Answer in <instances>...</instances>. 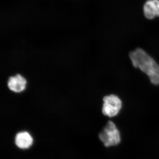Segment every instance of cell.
<instances>
[{
  "label": "cell",
  "instance_id": "6da1fadb",
  "mask_svg": "<svg viewBox=\"0 0 159 159\" xmlns=\"http://www.w3.org/2000/svg\"><path fill=\"white\" fill-rule=\"evenodd\" d=\"M133 65L145 73L154 85H159V65L145 51L137 49L129 54Z\"/></svg>",
  "mask_w": 159,
  "mask_h": 159
},
{
  "label": "cell",
  "instance_id": "3957f363",
  "mask_svg": "<svg viewBox=\"0 0 159 159\" xmlns=\"http://www.w3.org/2000/svg\"><path fill=\"white\" fill-rule=\"evenodd\" d=\"M102 112L109 117L116 116L122 107V101L119 97L115 95L106 96L103 99Z\"/></svg>",
  "mask_w": 159,
  "mask_h": 159
},
{
  "label": "cell",
  "instance_id": "7a4b0ae2",
  "mask_svg": "<svg viewBox=\"0 0 159 159\" xmlns=\"http://www.w3.org/2000/svg\"><path fill=\"white\" fill-rule=\"evenodd\" d=\"M99 139L107 147L118 145L121 141L119 131L111 121H109L99 133Z\"/></svg>",
  "mask_w": 159,
  "mask_h": 159
},
{
  "label": "cell",
  "instance_id": "5b68a950",
  "mask_svg": "<svg viewBox=\"0 0 159 159\" xmlns=\"http://www.w3.org/2000/svg\"><path fill=\"white\" fill-rule=\"evenodd\" d=\"M15 143L18 148L23 149H28L33 144V138L28 132H20L16 135Z\"/></svg>",
  "mask_w": 159,
  "mask_h": 159
},
{
  "label": "cell",
  "instance_id": "8992f818",
  "mask_svg": "<svg viewBox=\"0 0 159 159\" xmlns=\"http://www.w3.org/2000/svg\"><path fill=\"white\" fill-rule=\"evenodd\" d=\"M144 13L148 19H153L159 17V0H148L144 6Z\"/></svg>",
  "mask_w": 159,
  "mask_h": 159
},
{
  "label": "cell",
  "instance_id": "277c9868",
  "mask_svg": "<svg viewBox=\"0 0 159 159\" xmlns=\"http://www.w3.org/2000/svg\"><path fill=\"white\" fill-rule=\"evenodd\" d=\"M27 84V80L20 74L11 76L8 79L7 82L9 89L15 93H20L25 90Z\"/></svg>",
  "mask_w": 159,
  "mask_h": 159
}]
</instances>
